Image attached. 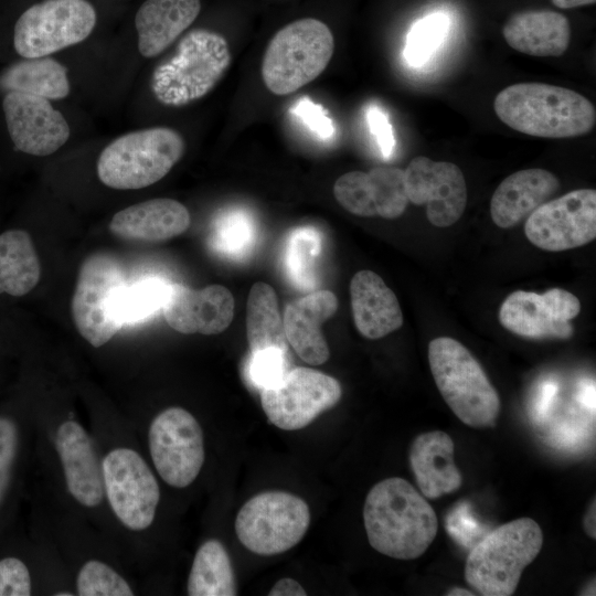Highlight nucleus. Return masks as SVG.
I'll use <instances>...</instances> for the list:
<instances>
[{"mask_svg": "<svg viewBox=\"0 0 596 596\" xmlns=\"http://www.w3.org/2000/svg\"><path fill=\"white\" fill-rule=\"evenodd\" d=\"M448 19L441 13L430 14L414 24L407 39L405 55L409 63L422 64L446 33Z\"/></svg>", "mask_w": 596, "mask_h": 596, "instance_id": "37", "label": "nucleus"}, {"mask_svg": "<svg viewBox=\"0 0 596 596\" xmlns=\"http://www.w3.org/2000/svg\"><path fill=\"white\" fill-rule=\"evenodd\" d=\"M363 520L370 545L397 560L423 555L438 531L432 505L400 477L386 478L372 487L365 498Z\"/></svg>", "mask_w": 596, "mask_h": 596, "instance_id": "1", "label": "nucleus"}, {"mask_svg": "<svg viewBox=\"0 0 596 596\" xmlns=\"http://www.w3.org/2000/svg\"><path fill=\"white\" fill-rule=\"evenodd\" d=\"M81 596H132L128 582L108 564L91 560L83 564L76 577Z\"/></svg>", "mask_w": 596, "mask_h": 596, "instance_id": "34", "label": "nucleus"}, {"mask_svg": "<svg viewBox=\"0 0 596 596\" xmlns=\"http://www.w3.org/2000/svg\"><path fill=\"white\" fill-rule=\"evenodd\" d=\"M317 138L327 141L334 137L336 126L327 109L308 96L299 98L289 109Z\"/></svg>", "mask_w": 596, "mask_h": 596, "instance_id": "39", "label": "nucleus"}, {"mask_svg": "<svg viewBox=\"0 0 596 596\" xmlns=\"http://www.w3.org/2000/svg\"><path fill=\"white\" fill-rule=\"evenodd\" d=\"M341 396L338 380L308 368L288 370L278 383L260 390L262 407L269 423L284 430L306 427Z\"/></svg>", "mask_w": 596, "mask_h": 596, "instance_id": "13", "label": "nucleus"}, {"mask_svg": "<svg viewBox=\"0 0 596 596\" xmlns=\"http://www.w3.org/2000/svg\"><path fill=\"white\" fill-rule=\"evenodd\" d=\"M321 249V236L316 228H296L288 238L287 268L291 279L302 288L316 285V259Z\"/></svg>", "mask_w": 596, "mask_h": 596, "instance_id": "31", "label": "nucleus"}, {"mask_svg": "<svg viewBox=\"0 0 596 596\" xmlns=\"http://www.w3.org/2000/svg\"><path fill=\"white\" fill-rule=\"evenodd\" d=\"M104 492L117 519L129 530L148 529L160 500L158 481L134 449L110 450L102 461Z\"/></svg>", "mask_w": 596, "mask_h": 596, "instance_id": "11", "label": "nucleus"}, {"mask_svg": "<svg viewBox=\"0 0 596 596\" xmlns=\"http://www.w3.org/2000/svg\"><path fill=\"white\" fill-rule=\"evenodd\" d=\"M41 277V264L31 235L23 230L0 234V295L21 297Z\"/></svg>", "mask_w": 596, "mask_h": 596, "instance_id": "27", "label": "nucleus"}, {"mask_svg": "<svg viewBox=\"0 0 596 596\" xmlns=\"http://www.w3.org/2000/svg\"><path fill=\"white\" fill-rule=\"evenodd\" d=\"M560 9H573L583 6L594 4L596 0H551Z\"/></svg>", "mask_w": 596, "mask_h": 596, "instance_id": "48", "label": "nucleus"}, {"mask_svg": "<svg viewBox=\"0 0 596 596\" xmlns=\"http://www.w3.org/2000/svg\"><path fill=\"white\" fill-rule=\"evenodd\" d=\"M369 174L375 193L376 214L384 219L401 216L408 203L404 170L395 167H375Z\"/></svg>", "mask_w": 596, "mask_h": 596, "instance_id": "32", "label": "nucleus"}, {"mask_svg": "<svg viewBox=\"0 0 596 596\" xmlns=\"http://www.w3.org/2000/svg\"><path fill=\"white\" fill-rule=\"evenodd\" d=\"M334 52L329 26L313 18L286 24L270 39L262 61V78L275 95L291 94L316 79Z\"/></svg>", "mask_w": 596, "mask_h": 596, "instance_id": "6", "label": "nucleus"}, {"mask_svg": "<svg viewBox=\"0 0 596 596\" xmlns=\"http://www.w3.org/2000/svg\"><path fill=\"white\" fill-rule=\"evenodd\" d=\"M253 221L243 211H232L216 223L214 232L215 247L230 256L237 257L247 253L254 244Z\"/></svg>", "mask_w": 596, "mask_h": 596, "instance_id": "36", "label": "nucleus"}, {"mask_svg": "<svg viewBox=\"0 0 596 596\" xmlns=\"http://www.w3.org/2000/svg\"><path fill=\"white\" fill-rule=\"evenodd\" d=\"M200 10V0H146L135 17L140 54L159 55L193 23Z\"/></svg>", "mask_w": 596, "mask_h": 596, "instance_id": "26", "label": "nucleus"}, {"mask_svg": "<svg viewBox=\"0 0 596 596\" xmlns=\"http://www.w3.org/2000/svg\"><path fill=\"white\" fill-rule=\"evenodd\" d=\"M288 370L287 351L278 348H267L252 352L248 376L259 390L278 383Z\"/></svg>", "mask_w": 596, "mask_h": 596, "instance_id": "38", "label": "nucleus"}, {"mask_svg": "<svg viewBox=\"0 0 596 596\" xmlns=\"http://www.w3.org/2000/svg\"><path fill=\"white\" fill-rule=\"evenodd\" d=\"M310 511L305 500L285 491H265L240 509L235 532L240 542L258 555L284 553L305 536Z\"/></svg>", "mask_w": 596, "mask_h": 596, "instance_id": "9", "label": "nucleus"}, {"mask_svg": "<svg viewBox=\"0 0 596 596\" xmlns=\"http://www.w3.org/2000/svg\"><path fill=\"white\" fill-rule=\"evenodd\" d=\"M190 596H234L237 594L234 570L224 545L205 541L196 551L188 578Z\"/></svg>", "mask_w": 596, "mask_h": 596, "instance_id": "30", "label": "nucleus"}, {"mask_svg": "<svg viewBox=\"0 0 596 596\" xmlns=\"http://www.w3.org/2000/svg\"><path fill=\"white\" fill-rule=\"evenodd\" d=\"M31 576L26 565L19 558L0 560V596L31 595Z\"/></svg>", "mask_w": 596, "mask_h": 596, "instance_id": "41", "label": "nucleus"}, {"mask_svg": "<svg viewBox=\"0 0 596 596\" xmlns=\"http://www.w3.org/2000/svg\"><path fill=\"white\" fill-rule=\"evenodd\" d=\"M502 35L513 50L539 57L561 56L571 41L565 15L552 10H525L509 18Z\"/></svg>", "mask_w": 596, "mask_h": 596, "instance_id": "25", "label": "nucleus"}, {"mask_svg": "<svg viewBox=\"0 0 596 596\" xmlns=\"http://www.w3.org/2000/svg\"><path fill=\"white\" fill-rule=\"evenodd\" d=\"M2 107L17 150L44 157L57 151L70 138L66 119L46 98L8 92Z\"/></svg>", "mask_w": 596, "mask_h": 596, "instance_id": "17", "label": "nucleus"}, {"mask_svg": "<svg viewBox=\"0 0 596 596\" xmlns=\"http://www.w3.org/2000/svg\"><path fill=\"white\" fill-rule=\"evenodd\" d=\"M246 336L252 352L267 348L288 350L278 299L273 287L266 283L257 281L249 290Z\"/></svg>", "mask_w": 596, "mask_h": 596, "instance_id": "29", "label": "nucleus"}, {"mask_svg": "<svg viewBox=\"0 0 596 596\" xmlns=\"http://www.w3.org/2000/svg\"><path fill=\"white\" fill-rule=\"evenodd\" d=\"M493 109L519 132L562 139L588 134L596 123L593 103L582 94L552 84L517 83L498 93Z\"/></svg>", "mask_w": 596, "mask_h": 596, "instance_id": "2", "label": "nucleus"}, {"mask_svg": "<svg viewBox=\"0 0 596 596\" xmlns=\"http://www.w3.org/2000/svg\"><path fill=\"white\" fill-rule=\"evenodd\" d=\"M333 195L338 203L352 214L377 215L369 172L351 171L342 174L334 182Z\"/></svg>", "mask_w": 596, "mask_h": 596, "instance_id": "35", "label": "nucleus"}, {"mask_svg": "<svg viewBox=\"0 0 596 596\" xmlns=\"http://www.w3.org/2000/svg\"><path fill=\"white\" fill-rule=\"evenodd\" d=\"M577 400L588 411H595V386L594 382H583L578 389Z\"/></svg>", "mask_w": 596, "mask_h": 596, "instance_id": "46", "label": "nucleus"}, {"mask_svg": "<svg viewBox=\"0 0 596 596\" xmlns=\"http://www.w3.org/2000/svg\"><path fill=\"white\" fill-rule=\"evenodd\" d=\"M448 533L456 538L464 545H469L473 541L472 538L479 535V524L471 518L468 512V507L460 505L455 511L449 513L447 518Z\"/></svg>", "mask_w": 596, "mask_h": 596, "instance_id": "42", "label": "nucleus"}, {"mask_svg": "<svg viewBox=\"0 0 596 596\" xmlns=\"http://www.w3.org/2000/svg\"><path fill=\"white\" fill-rule=\"evenodd\" d=\"M337 308L336 295L324 289L295 299L286 307L283 323L287 342L305 362L319 365L329 359L321 324Z\"/></svg>", "mask_w": 596, "mask_h": 596, "instance_id": "20", "label": "nucleus"}, {"mask_svg": "<svg viewBox=\"0 0 596 596\" xmlns=\"http://www.w3.org/2000/svg\"><path fill=\"white\" fill-rule=\"evenodd\" d=\"M408 202L426 204V216L437 227L456 223L467 205L462 171L453 162L415 157L404 170Z\"/></svg>", "mask_w": 596, "mask_h": 596, "instance_id": "16", "label": "nucleus"}, {"mask_svg": "<svg viewBox=\"0 0 596 596\" xmlns=\"http://www.w3.org/2000/svg\"><path fill=\"white\" fill-rule=\"evenodd\" d=\"M184 148L182 136L168 127L128 132L100 152L97 175L111 189H142L166 177L183 156Z\"/></svg>", "mask_w": 596, "mask_h": 596, "instance_id": "7", "label": "nucleus"}, {"mask_svg": "<svg viewBox=\"0 0 596 596\" xmlns=\"http://www.w3.org/2000/svg\"><path fill=\"white\" fill-rule=\"evenodd\" d=\"M560 188L558 179L539 168L508 175L494 190L490 202L493 223L510 228L547 201Z\"/></svg>", "mask_w": 596, "mask_h": 596, "instance_id": "22", "label": "nucleus"}, {"mask_svg": "<svg viewBox=\"0 0 596 596\" xmlns=\"http://www.w3.org/2000/svg\"><path fill=\"white\" fill-rule=\"evenodd\" d=\"M581 311L572 292L552 288L540 295L515 290L502 302L499 320L507 330L531 339H568L574 329L570 322Z\"/></svg>", "mask_w": 596, "mask_h": 596, "instance_id": "15", "label": "nucleus"}, {"mask_svg": "<svg viewBox=\"0 0 596 596\" xmlns=\"http://www.w3.org/2000/svg\"><path fill=\"white\" fill-rule=\"evenodd\" d=\"M449 596H472L475 593H471L470 590L461 587H454L450 588L447 593Z\"/></svg>", "mask_w": 596, "mask_h": 596, "instance_id": "49", "label": "nucleus"}, {"mask_svg": "<svg viewBox=\"0 0 596 596\" xmlns=\"http://www.w3.org/2000/svg\"><path fill=\"white\" fill-rule=\"evenodd\" d=\"M368 123L371 132L375 136L383 157L385 159L390 158L395 141L387 116L379 107H371L368 111Z\"/></svg>", "mask_w": 596, "mask_h": 596, "instance_id": "43", "label": "nucleus"}, {"mask_svg": "<svg viewBox=\"0 0 596 596\" xmlns=\"http://www.w3.org/2000/svg\"><path fill=\"white\" fill-rule=\"evenodd\" d=\"M168 284L160 279H143L125 286L119 299L123 323L140 321L162 308Z\"/></svg>", "mask_w": 596, "mask_h": 596, "instance_id": "33", "label": "nucleus"}, {"mask_svg": "<svg viewBox=\"0 0 596 596\" xmlns=\"http://www.w3.org/2000/svg\"><path fill=\"white\" fill-rule=\"evenodd\" d=\"M428 361L441 397L464 424L473 428L494 426L500 397L464 344L449 337L436 338L429 342Z\"/></svg>", "mask_w": 596, "mask_h": 596, "instance_id": "3", "label": "nucleus"}, {"mask_svg": "<svg viewBox=\"0 0 596 596\" xmlns=\"http://www.w3.org/2000/svg\"><path fill=\"white\" fill-rule=\"evenodd\" d=\"M557 393V385L553 381H544L538 389L532 403V414L538 419H543L549 413Z\"/></svg>", "mask_w": 596, "mask_h": 596, "instance_id": "44", "label": "nucleus"}, {"mask_svg": "<svg viewBox=\"0 0 596 596\" xmlns=\"http://www.w3.org/2000/svg\"><path fill=\"white\" fill-rule=\"evenodd\" d=\"M96 19V11L87 0H43L18 19L14 49L25 58L49 56L87 39Z\"/></svg>", "mask_w": 596, "mask_h": 596, "instance_id": "10", "label": "nucleus"}, {"mask_svg": "<svg viewBox=\"0 0 596 596\" xmlns=\"http://www.w3.org/2000/svg\"><path fill=\"white\" fill-rule=\"evenodd\" d=\"M542 545L543 533L533 519L520 518L504 523L471 549L465 578L480 595L510 596Z\"/></svg>", "mask_w": 596, "mask_h": 596, "instance_id": "4", "label": "nucleus"}, {"mask_svg": "<svg viewBox=\"0 0 596 596\" xmlns=\"http://www.w3.org/2000/svg\"><path fill=\"white\" fill-rule=\"evenodd\" d=\"M148 445L157 472L169 486L185 488L199 476L205 458L203 432L187 409L160 412L149 426Z\"/></svg>", "mask_w": 596, "mask_h": 596, "instance_id": "12", "label": "nucleus"}, {"mask_svg": "<svg viewBox=\"0 0 596 596\" xmlns=\"http://www.w3.org/2000/svg\"><path fill=\"white\" fill-rule=\"evenodd\" d=\"M55 447L71 496L84 507H97L105 494L102 464L85 428L76 421L63 422Z\"/></svg>", "mask_w": 596, "mask_h": 596, "instance_id": "19", "label": "nucleus"}, {"mask_svg": "<svg viewBox=\"0 0 596 596\" xmlns=\"http://www.w3.org/2000/svg\"><path fill=\"white\" fill-rule=\"evenodd\" d=\"M18 445L17 424L9 417L0 416V505L9 488Z\"/></svg>", "mask_w": 596, "mask_h": 596, "instance_id": "40", "label": "nucleus"}, {"mask_svg": "<svg viewBox=\"0 0 596 596\" xmlns=\"http://www.w3.org/2000/svg\"><path fill=\"white\" fill-rule=\"evenodd\" d=\"M454 441L441 430L419 434L409 448V464L422 494L437 499L460 488L462 477L454 460Z\"/></svg>", "mask_w": 596, "mask_h": 596, "instance_id": "23", "label": "nucleus"}, {"mask_svg": "<svg viewBox=\"0 0 596 596\" xmlns=\"http://www.w3.org/2000/svg\"><path fill=\"white\" fill-rule=\"evenodd\" d=\"M190 223V213L182 203L159 198L118 211L109 223V230L121 240L157 243L184 233Z\"/></svg>", "mask_w": 596, "mask_h": 596, "instance_id": "21", "label": "nucleus"}, {"mask_svg": "<svg viewBox=\"0 0 596 596\" xmlns=\"http://www.w3.org/2000/svg\"><path fill=\"white\" fill-rule=\"evenodd\" d=\"M353 320L368 339H380L403 324V312L395 294L372 270H360L350 283Z\"/></svg>", "mask_w": 596, "mask_h": 596, "instance_id": "24", "label": "nucleus"}, {"mask_svg": "<svg viewBox=\"0 0 596 596\" xmlns=\"http://www.w3.org/2000/svg\"><path fill=\"white\" fill-rule=\"evenodd\" d=\"M269 596H306L304 587L292 578L279 579L268 593Z\"/></svg>", "mask_w": 596, "mask_h": 596, "instance_id": "45", "label": "nucleus"}, {"mask_svg": "<svg viewBox=\"0 0 596 596\" xmlns=\"http://www.w3.org/2000/svg\"><path fill=\"white\" fill-rule=\"evenodd\" d=\"M583 526H584L585 533L589 538H592V539L596 538V503H595V499L589 504V507L587 509V512L584 515Z\"/></svg>", "mask_w": 596, "mask_h": 596, "instance_id": "47", "label": "nucleus"}, {"mask_svg": "<svg viewBox=\"0 0 596 596\" xmlns=\"http://www.w3.org/2000/svg\"><path fill=\"white\" fill-rule=\"evenodd\" d=\"M55 595H56V596H72V595H74V594H73V593H66V592H65V593H56Z\"/></svg>", "mask_w": 596, "mask_h": 596, "instance_id": "50", "label": "nucleus"}, {"mask_svg": "<svg viewBox=\"0 0 596 596\" xmlns=\"http://www.w3.org/2000/svg\"><path fill=\"white\" fill-rule=\"evenodd\" d=\"M125 286L114 256L94 253L81 264L71 308L77 331L91 345L106 344L123 327L119 299Z\"/></svg>", "mask_w": 596, "mask_h": 596, "instance_id": "8", "label": "nucleus"}, {"mask_svg": "<svg viewBox=\"0 0 596 596\" xmlns=\"http://www.w3.org/2000/svg\"><path fill=\"white\" fill-rule=\"evenodd\" d=\"M230 64L231 51L223 35L192 30L180 40L173 55L153 71L151 91L163 105H188L210 93Z\"/></svg>", "mask_w": 596, "mask_h": 596, "instance_id": "5", "label": "nucleus"}, {"mask_svg": "<svg viewBox=\"0 0 596 596\" xmlns=\"http://www.w3.org/2000/svg\"><path fill=\"white\" fill-rule=\"evenodd\" d=\"M8 92L32 94L46 99H61L70 93L66 68L51 57L25 58L8 67L0 77Z\"/></svg>", "mask_w": 596, "mask_h": 596, "instance_id": "28", "label": "nucleus"}, {"mask_svg": "<svg viewBox=\"0 0 596 596\" xmlns=\"http://www.w3.org/2000/svg\"><path fill=\"white\" fill-rule=\"evenodd\" d=\"M524 233L536 247L562 252L596 237V191L578 189L546 201L526 219Z\"/></svg>", "mask_w": 596, "mask_h": 596, "instance_id": "14", "label": "nucleus"}, {"mask_svg": "<svg viewBox=\"0 0 596 596\" xmlns=\"http://www.w3.org/2000/svg\"><path fill=\"white\" fill-rule=\"evenodd\" d=\"M162 309L166 321L178 332L217 334L233 319L234 297L221 285L191 289L181 284H168Z\"/></svg>", "mask_w": 596, "mask_h": 596, "instance_id": "18", "label": "nucleus"}]
</instances>
